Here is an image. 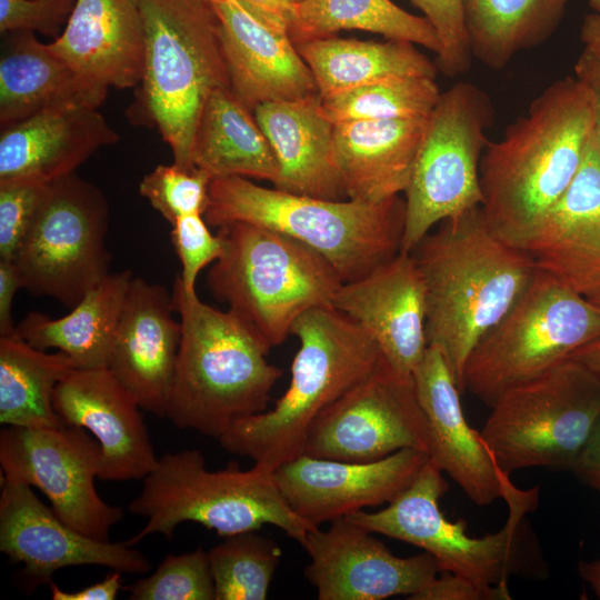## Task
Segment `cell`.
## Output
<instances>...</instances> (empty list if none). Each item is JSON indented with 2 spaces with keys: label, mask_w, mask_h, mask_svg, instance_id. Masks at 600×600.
<instances>
[{
  "label": "cell",
  "mask_w": 600,
  "mask_h": 600,
  "mask_svg": "<svg viewBox=\"0 0 600 600\" xmlns=\"http://www.w3.org/2000/svg\"><path fill=\"white\" fill-rule=\"evenodd\" d=\"M593 102L576 77L548 86L480 160L481 211L490 230L524 249L580 167Z\"/></svg>",
  "instance_id": "cell-1"
},
{
  "label": "cell",
  "mask_w": 600,
  "mask_h": 600,
  "mask_svg": "<svg viewBox=\"0 0 600 600\" xmlns=\"http://www.w3.org/2000/svg\"><path fill=\"white\" fill-rule=\"evenodd\" d=\"M410 253L426 286L428 346L441 350L463 391L470 352L523 293L537 263L497 237L480 207L440 222Z\"/></svg>",
  "instance_id": "cell-2"
},
{
  "label": "cell",
  "mask_w": 600,
  "mask_h": 600,
  "mask_svg": "<svg viewBox=\"0 0 600 600\" xmlns=\"http://www.w3.org/2000/svg\"><path fill=\"white\" fill-rule=\"evenodd\" d=\"M291 334L299 349L286 392L272 409L234 420L219 439L226 451L271 471L303 454L314 420L384 360L369 333L332 306L304 312Z\"/></svg>",
  "instance_id": "cell-3"
},
{
  "label": "cell",
  "mask_w": 600,
  "mask_h": 600,
  "mask_svg": "<svg viewBox=\"0 0 600 600\" xmlns=\"http://www.w3.org/2000/svg\"><path fill=\"white\" fill-rule=\"evenodd\" d=\"M171 299L181 339L167 418L219 440L234 420L267 410L283 371L268 361L270 350L246 323L186 292L178 277Z\"/></svg>",
  "instance_id": "cell-4"
},
{
  "label": "cell",
  "mask_w": 600,
  "mask_h": 600,
  "mask_svg": "<svg viewBox=\"0 0 600 600\" xmlns=\"http://www.w3.org/2000/svg\"><path fill=\"white\" fill-rule=\"evenodd\" d=\"M203 216L218 228L247 222L283 233L320 253L349 282L400 252L404 200H328L232 176L211 180Z\"/></svg>",
  "instance_id": "cell-5"
},
{
  "label": "cell",
  "mask_w": 600,
  "mask_h": 600,
  "mask_svg": "<svg viewBox=\"0 0 600 600\" xmlns=\"http://www.w3.org/2000/svg\"><path fill=\"white\" fill-rule=\"evenodd\" d=\"M137 2L144 63L134 113L157 128L176 164L192 169L203 108L216 90L230 88L219 19L210 0Z\"/></svg>",
  "instance_id": "cell-6"
},
{
  "label": "cell",
  "mask_w": 600,
  "mask_h": 600,
  "mask_svg": "<svg viewBox=\"0 0 600 600\" xmlns=\"http://www.w3.org/2000/svg\"><path fill=\"white\" fill-rule=\"evenodd\" d=\"M222 253L206 278L209 292L269 349L282 344L308 310L332 306L343 283L337 270L306 244L266 227H219Z\"/></svg>",
  "instance_id": "cell-7"
},
{
  "label": "cell",
  "mask_w": 600,
  "mask_h": 600,
  "mask_svg": "<svg viewBox=\"0 0 600 600\" xmlns=\"http://www.w3.org/2000/svg\"><path fill=\"white\" fill-rule=\"evenodd\" d=\"M128 510L147 518L146 526L126 541L129 546L154 533L172 539L176 528L187 521L221 537L274 526L301 546L313 528L291 510L274 471L257 464L249 470L211 471L194 449L162 454Z\"/></svg>",
  "instance_id": "cell-8"
},
{
  "label": "cell",
  "mask_w": 600,
  "mask_h": 600,
  "mask_svg": "<svg viewBox=\"0 0 600 600\" xmlns=\"http://www.w3.org/2000/svg\"><path fill=\"white\" fill-rule=\"evenodd\" d=\"M443 471L430 458L413 481L386 508L347 516L372 533L413 544L430 553L441 571L451 572L484 586L508 587L512 574H526L532 553L527 513L538 502V489L522 490L502 473V498L509 512L494 533L472 537L463 520L450 521L440 509L448 490Z\"/></svg>",
  "instance_id": "cell-9"
},
{
  "label": "cell",
  "mask_w": 600,
  "mask_h": 600,
  "mask_svg": "<svg viewBox=\"0 0 600 600\" xmlns=\"http://www.w3.org/2000/svg\"><path fill=\"white\" fill-rule=\"evenodd\" d=\"M599 337L600 308L538 268L506 316L470 352L463 391L491 407L503 392L550 371Z\"/></svg>",
  "instance_id": "cell-10"
},
{
  "label": "cell",
  "mask_w": 600,
  "mask_h": 600,
  "mask_svg": "<svg viewBox=\"0 0 600 600\" xmlns=\"http://www.w3.org/2000/svg\"><path fill=\"white\" fill-rule=\"evenodd\" d=\"M490 409L480 433L502 472H571L600 411V378L568 359L503 392Z\"/></svg>",
  "instance_id": "cell-11"
},
{
  "label": "cell",
  "mask_w": 600,
  "mask_h": 600,
  "mask_svg": "<svg viewBox=\"0 0 600 600\" xmlns=\"http://www.w3.org/2000/svg\"><path fill=\"white\" fill-rule=\"evenodd\" d=\"M492 119L488 94L473 83L441 93L404 191L401 252L410 253L433 226L481 206L480 160Z\"/></svg>",
  "instance_id": "cell-12"
},
{
  "label": "cell",
  "mask_w": 600,
  "mask_h": 600,
  "mask_svg": "<svg viewBox=\"0 0 600 600\" xmlns=\"http://www.w3.org/2000/svg\"><path fill=\"white\" fill-rule=\"evenodd\" d=\"M109 206L103 192L74 173L50 183L13 262L22 287L73 308L110 272Z\"/></svg>",
  "instance_id": "cell-13"
},
{
  "label": "cell",
  "mask_w": 600,
  "mask_h": 600,
  "mask_svg": "<svg viewBox=\"0 0 600 600\" xmlns=\"http://www.w3.org/2000/svg\"><path fill=\"white\" fill-rule=\"evenodd\" d=\"M0 466L3 479L38 488L56 514L86 536L109 541L111 528L124 516L96 490L101 449L82 428L7 426L0 431Z\"/></svg>",
  "instance_id": "cell-14"
},
{
  "label": "cell",
  "mask_w": 600,
  "mask_h": 600,
  "mask_svg": "<svg viewBox=\"0 0 600 600\" xmlns=\"http://www.w3.org/2000/svg\"><path fill=\"white\" fill-rule=\"evenodd\" d=\"M402 449H417L430 456L428 422L412 376L397 372L383 360L314 420L303 453L370 462Z\"/></svg>",
  "instance_id": "cell-15"
},
{
  "label": "cell",
  "mask_w": 600,
  "mask_h": 600,
  "mask_svg": "<svg viewBox=\"0 0 600 600\" xmlns=\"http://www.w3.org/2000/svg\"><path fill=\"white\" fill-rule=\"evenodd\" d=\"M327 530L311 528L302 547L310 557L304 574L319 600H382L416 598L441 569L428 552L394 556L372 532L347 517Z\"/></svg>",
  "instance_id": "cell-16"
},
{
  "label": "cell",
  "mask_w": 600,
  "mask_h": 600,
  "mask_svg": "<svg viewBox=\"0 0 600 600\" xmlns=\"http://www.w3.org/2000/svg\"><path fill=\"white\" fill-rule=\"evenodd\" d=\"M131 547L126 541H102L77 531L47 507L31 486L2 478L0 551L11 562L23 564L22 577L29 586L49 584L56 571L73 566L148 572V558Z\"/></svg>",
  "instance_id": "cell-17"
},
{
  "label": "cell",
  "mask_w": 600,
  "mask_h": 600,
  "mask_svg": "<svg viewBox=\"0 0 600 600\" xmlns=\"http://www.w3.org/2000/svg\"><path fill=\"white\" fill-rule=\"evenodd\" d=\"M430 457L402 449L370 462L320 459L306 453L274 470L291 510L311 527L367 507L388 504L417 477Z\"/></svg>",
  "instance_id": "cell-18"
},
{
  "label": "cell",
  "mask_w": 600,
  "mask_h": 600,
  "mask_svg": "<svg viewBox=\"0 0 600 600\" xmlns=\"http://www.w3.org/2000/svg\"><path fill=\"white\" fill-rule=\"evenodd\" d=\"M64 424L87 430L101 449L99 479H144L158 459L136 398L108 368L72 369L53 391Z\"/></svg>",
  "instance_id": "cell-19"
},
{
  "label": "cell",
  "mask_w": 600,
  "mask_h": 600,
  "mask_svg": "<svg viewBox=\"0 0 600 600\" xmlns=\"http://www.w3.org/2000/svg\"><path fill=\"white\" fill-rule=\"evenodd\" d=\"M331 304L369 333L393 370L412 376L428 348L426 286L412 253L343 282Z\"/></svg>",
  "instance_id": "cell-20"
},
{
  "label": "cell",
  "mask_w": 600,
  "mask_h": 600,
  "mask_svg": "<svg viewBox=\"0 0 600 600\" xmlns=\"http://www.w3.org/2000/svg\"><path fill=\"white\" fill-rule=\"evenodd\" d=\"M210 1L219 19L231 91L248 109L320 97L288 31L266 22L239 0Z\"/></svg>",
  "instance_id": "cell-21"
},
{
  "label": "cell",
  "mask_w": 600,
  "mask_h": 600,
  "mask_svg": "<svg viewBox=\"0 0 600 600\" xmlns=\"http://www.w3.org/2000/svg\"><path fill=\"white\" fill-rule=\"evenodd\" d=\"M171 294L161 284L132 278L112 341L108 368L141 409L167 418L181 339Z\"/></svg>",
  "instance_id": "cell-22"
},
{
  "label": "cell",
  "mask_w": 600,
  "mask_h": 600,
  "mask_svg": "<svg viewBox=\"0 0 600 600\" xmlns=\"http://www.w3.org/2000/svg\"><path fill=\"white\" fill-rule=\"evenodd\" d=\"M430 433V459L478 506L502 498V471L481 433L464 417L454 374L441 352L428 346L412 373Z\"/></svg>",
  "instance_id": "cell-23"
},
{
  "label": "cell",
  "mask_w": 600,
  "mask_h": 600,
  "mask_svg": "<svg viewBox=\"0 0 600 600\" xmlns=\"http://www.w3.org/2000/svg\"><path fill=\"white\" fill-rule=\"evenodd\" d=\"M49 48L86 82L108 90L138 87L144 28L137 0H74Z\"/></svg>",
  "instance_id": "cell-24"
},
{
  "label": "cell",
  "mask_w": 600,
  "mask_h": 600,
  "mask_svg": "<svg viewBox=\"0 0 600 600\" xmlns=\"http://www.w3.org/2000/svg\"><path fill=\"white\" fill-rule=\"evenodd\" d=\"M120 137L98 108L67 106L1 129L0 183L30 179L51 183L74 173Z\"/></svg>",
  "instance_id": "cell-25"
},
{
  "label": "cell",
  "mask_w": 600,
  "mask_h": 600,
  "mask_svg": "<svg viewBox=\"0 0 600 600\" xmlns=\"http://www.w3.org/2000/svg\"><path fill=\"white\" fill-rule=\"evenodd\" d=\"M429 116L334 124V161L348 199L379 203L406 191Z\"/></svg>",
  "instance_id": "cell-26"
},
{
  "label": "cell",
  "mask_w": 600,
  "mask_h": 600,
  "mask_svg": "<svg viewBox=\"0 0 600 600\" xmlns=\"http://www.w3.org/2000/svg\"><path fill=\"white\" fill-rule=\"evenodd\" d=\"M252 112L278 163L274 188L328 200L348 199L334 161V123L323 113L320 97L264 102Z\"/></svg>",
  "instance_id": "cell-27"
},
{
  "label": "cell",
  "mask_w": 600,
  "mask_h": 600,
  "mask_svg": "<svg viewBox=\"0 0 600 600\" xmlns=\"http://www.w3.org/2000/svg\"><path fill=\"white\" fill-rule=\"evenodd\" d=\"M10 33L0 57L1 129L50 109L103 103L108 90L82 80L33 32Z\"/></svg>",
  "instance_id": "cell-28"
},
{
  "label": "cell",
  "mask_w": 600,
  "mask_h": 600,
  "mask_svg": "<svg viewBox=\"0 0 600 600\" xmlns=\"http://www.w3.org/2000/svg\"><path fill=\"white\" fill-rule=\"evenodd\" d=\"M132 279L129 269L109 273L61 318L31 311L17 333L34 348H56L80 369L108 367L123 301Z\"/></svg>",
  "instance_id": "cell-29"
},
{
  "label": "cell",
  "mask_w": 600,
  "mask_h": 600,
  "mask_svg": "<svg viewBox=\"0 0 600 600\" xmlns=\"http://www.w3.org/2000/svg\"><path fill=\"white\" fill-rule=\"evenodd\" d=\"M193 162L210 177H243L276 182L278 163L271 146L230 88L208 99L194 137Z\"/></svg>",
  "instance_id": "cell-30"
},
{
  "label": "cell",
  "mask_w": 600,
  "mask_h": 600,
  "mask_svg": "<svg viewBox=\"0 0 600 600\" xmlns=\"http://www.w3.org/2000/svg\"><path fill=\"white\" fill-rule=\"evenodd\" d=\"M296 47L313 76L320 98L388 78L437 76L438 67L407 41L328 37Z\"/></svg>",
  "instance_id": "cell-31"
},
{
  "label": "cell",
  "mask_w": 600,
  "mask_h": 600,
  "mask_svg": "<svg viewBox=\"0 0 600 600\" xmlns=\"http://www.w3.org/2000/svg\"><path fill=\"white\" fill-rule=\"evenodd\" d=\"M571 0H462L472 57L501 69L520 51L543 42Z\"/></svg>",
  "instance_id": "cell-32"
},
{
  "label": "cell",
  "mask_w": 600,
  "mask_h": 600,
  "mask_svg": "<svg viewBox=\"0 0 600 600\" xmlns=\"http://www.w3.org/2000/svg\"><path fill=\"white\" fill-rule=\"evenodd\" d=\"M74 368L62 351L47 353L18 333L0 337V423L23 428L63 424L53 408V391Z\"/></svg>",
  "instance_id": "cell-33"
},
{
  "label": "cell",
  "mask_w": 600,
  "mask_h": 600,
  "mask_svg": "<svg viewBox=\"0 0 600 600\" xmlns=\"http://www.w3.org/2000/svg\"><path fill=\"white\" fill-rule=\"evenodd\" d=\"M340 30H362L411 42L436 54L440 40L431 23L391 0H301L289 36L294 44L328 38Z\"/></svg>",
  "instance_id": "cell-34"
},
{
  "label": "cell",
  "mask_w": 600,
  "mask_h": 600,
  "mask_svg": "<svg viewBox=\"0 0 600 600\" xmlns=\"http://www.w3.org/2000/svg\"><path fill=\"white\" fill-rule=\"evenodd\" d=\"M430 77H397L320 98L323 113L336 124L357 120L428 117L441 92Z\"/></svg>",
  "instance_id": "cell-35"
},
{
  "label": "cell",
  "mask_w": 600,
  "mask_h": 600,
  "mask_svg": "<svg viewBox=\"0 0 600 600\" xmlns=\"http://www.w3.org/2000/svg\"><path fill=\"white\" fill-rule=\"evenodd\" d=\"M600 232V150L592 137L571 182L547 211L526 250L531 254Z\"/></svg>",
  "instance_id": "cell-36"
},
{
  "label": "cell",
  "mask_w": 600,
  "mask_h": 600,
  "mask_svg": "<svg viewBox=\"0 0 600 600\" xmlns=\"http://www.w3.org/2000/svg\"><path fill=\"white\" fill-rule=\"evenodd\" d=\"M244 531L208 551L216 600H264L282 551L271 539Z\"/></svg>",
  "instance_id": "cell-37"
},
{
  "label": "cell",
  "mask_w": 600,
  "mask_h": 600,
  "mask_svg": "<svg viewBox=\"0 0 600 600\" xmlns=\"http://www.w3.org/2000/svg\"><path fill=\"white\" fill-rule=\"evenodd\" d=\"M124 590L130 600H216L208 551L169 554L152 574Z\"/></svg>",
  "instance_id": "cell-38"
},
{
  "label": "cell",
  "mask_w": 600,
  "mask_h": 600,
  "mask_svg": "<svg viewBox=\"0 0 600 600\" xmlns=\"http://www.w3.org/2000/svg\"><path fill=\"white\" fill-rule=\"evenodd\" d=\"M211 180L210 174L197 167L159 164L143 177L139 193L172 224L183 216L204 214Z\"/></svg>",
  "instance_id": "cell-39"
},
{
  "label": "cell",
  "mask_w": 600,
  "mask_h": 600,
  "mask_svg": "<svg viewBox=\"0 0 600 600\" xmlns=\"http://www.w3.org/2000/svg\"><path fill=\"white\" fill-rule=\"evenodd\" d=\"M531 256L539 269L600 308V232Z\"/></svg>",
  "instance_id": "cell-40"
},
{
  "label": "cell",
  "mask_w": 600,
  "mask_h": 600,
  "mask_svg": "<svg viewBox=\"0 0 600 600\" xmlns=\"http://www.w3.org/2000/svg\"><path fill=\"white\" fill-rule=\"evenodd\" d=\"M50 183L22 179L0 183V259L14 260Z\"/></svg>",
  "instance_id": "cell-41"
},
{
  "label": "cell",
  "mask_w": 600,
  "mask_h": 600,
  "mask_svg": "<svg viewBox=\"0 0 600 600\" xmlns=\"http://www.w3.org/2000/svg\"><path fill=\"white\" fill-rule=\"evenodd\" d=\"M434 28L441 50L437 54L438 68L447 77L466 72L471 64L462 11V0H410Z\"/></svg>",
  "instance_id": "cell-42"
},
{
  "label": "cell",
  "mask_w": 600,
  "mask_h": 600,
  "mask_svg": "<svg viewBox=\"0 0 600 600\" xmlns=\"http://www.w3.org/2000/svg\"><path fill=\"white\" fill-rule=\"evenodd\" d=\"M171 241L181 264L178 279L188 293L196 292L199 273L222 253V241L209 230L203 214L178 218L171 224Z\"/></svg>",
  "instance_id": "cell-43"
},
{
  "label": "cell",
  "mask_w": 600,
  "mask_h": 600,
  "mask_svg": "<svg viewBox=\"0 0 600 600\" xmlns=\"http://www.w3.org/2000/svg\"><path fill=\"white\" fill-rule=\"evenodd\" d=\"M73 6L74 0H0V31L57 36Z\"/></svg>",
  "instance_id": "cell-44"
},
{
  "label": "cell",
  "mask_w": 600,
  "mask_h": 600,
  "mask_svg": "<svg viewBox=\"0 0 600 600\" xmlns=\"http://www.w3.org/2000/svg\"><path fill=\"white\" fill-rule=\"evenodd\" d=\"M508 587L484 586L468 578L441 571L416 600H510Z\"/></svg>",
  "instance_id": "cell-45"
},
{
  "label": "cell",
  "mask_w": 600,
  "mask_h": 600,
  "mask_svg": "<svg viewBox=\"0 0 600 600\" xmlns=\"http://www.w3.org/2000/svg\"><path fill=\"white\" fill-rule=\"evenodd\" d=\"M571 472L583 484L600 491V411Z\"/></svg>",
  "instance_id": "cell-46"
},
{
  "label": "cell",
  "mask_w": 600,
  "mask_h": 600,
  "mask_svg": "<svg viewBox=\"0 0 600 600\" xmlns=\"http://www.w3.org/2000/svg\"><path fill=\"white\" fill-rule=\"evenodd\" d=\"M574 77L589 90L593 102V139L600 150V58L583 48L574 67Z\"/></svg>",
  "instance_id": "cell-47"
},
{
  "label": "cell",
  "mask_w": 600,
  "mask_h": 600,
  "mask_svg": "<svg viewBox=\"0 0 600 600\" xmlns=\"http://www.w3.org/2000/svg\"><path fill=\"white\" fill-rule=\"evenodd\" d=\"M20 288L23 287L16 263L0 259V337L17 333L11 312L14 296Z\"/></svg>",
  "instance_id": "cell-48"
},
{
  "label": "cell",
  "mask_w": 600,
  "mask_h": 600,
  "mask_svg": "<svg viewBox=\"0 0 600 600\" xmlns=\"http://www.w3.org/2000/svg\"><path fill=\"white\" fill-rule=\"evenodd\" d=\"M121 573L112 570L103 580L73 592L64 591L51 581L49 583L51 598L53 600H113L122 588Z\"/></svg>",
  "instance_id": "cell-49"
},
{
  "label": "cell",
  "mask_w": 600,
  "mask_h": 600,
  "mask_svg": "<svg viewBox=\"0 0 600 600\" xmlns=\"http://www.w3.org/2000/svg\"><path fill=\"white\" fill-rule=\"evenodd\" d=\"M266 22L286 30L293 22L298 0H239Z\"/></svg>",
  "instance_id": "cell-50"
},
{
  "label": "cell",
  "mask_w": 600,
  "mask_h": 600,
  "mask_svg": "<svg viewBox=\"0 0 600 600\" xmlns=\"http://www.w3.org/2000/svg\"><path fill=\"white\" fill-rule=\"evenodd\" d=\"M580 38L586 49L600 58V16L592 12L583 19Z\"/></svg>",
  "instance_id": "cell-51"
},
{
  "label": "cell",
  "mask_w": 600,
  "mask_h": 600,
  "mask_svg": "<svg viewBox=\"0 0 600 600\" xmlns=\"http://www.w3.org/2000/svg\"><path fill=\"white\" fill-rule=\"evenodd\" d=\"M600 378V337L577 349L569 358Z\"/></svg>",
  "instance_id": "cell-52"
},
{
  "label": "cell",
  "mask_w": 600,
  "mask_h": 600,
  "mask_svg": "<svg viewBox=\"0 0 600 600\" xmlns=\"http://www.w3.org/2000/svg\"><path fill=\"white\" fill-rule=\"evenodd\" d=\"M578 570L581 578L600 599V558L592 561H580Z\"/></svg>",
  "instance_id": "cell-53"
},
{
  "label": "cell",
  "mask_w": 600,
  "mask_h": 600,
  "mask_svg": "<svg viewBox=\"0 0 600 600\" xmlns=\"http://www.w3.org/2000/svg\"><path fill=\"white\" fill-rule=\"evenodd\" d=\"M589 6L594 13L600 16V0H589Z\"/></svg>",
  "instance_id": "cell-54"
},
{
  "label": "cell",
  "mask_w": 600,
  "mask_h": 600,
  "mask_svg": "<svg viewBox=\"0 0 600 600\" xmlns=\"http://www.w3.org/2000/svg\"><path fill=\"white\" fill-rule=\"evenodd\" d=\"M301 1V0H298V2Z\"/></svg>",
  "instance_id": "cell-55"
}]
</instances>
